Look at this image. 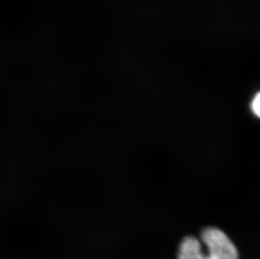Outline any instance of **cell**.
I'll return each instance as SVG.
<instances>
[{
    "mask_svg": "<svg viewBox=\"0 0 260 259\" xmlns=\"http://www.w3.org/2000/svg\"><path fill=\"white\" fill-rule=\"evenodd\" d=\"M252 110L258 118H260V92L256 94L252 102Z\"/></svg>",
    "mask_w": 260,
    "mask_h": 259,
    "instance_id": "obj_2",
    "label": "cell"
},
{
    "mask_svg": "<svg viewBox=\"0 0 260 259\" xmlns=\"http://www.w3.org/2000/svg\"><path fill=\"white\" fill-rule=\"evenodd\" d=\"M202 241L204 247L196 237L184 238L178 259H238L235 245L222 231L206 228L202 233Z\"/></svg>",
    "mask_w": 260,
    "mask_h": 259,
    "instance_id": "obj_1",
    "label": "cell"
}]
</instances>
